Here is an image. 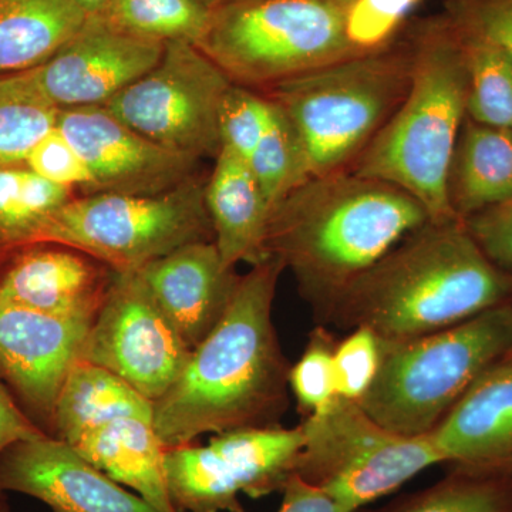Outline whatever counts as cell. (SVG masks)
Segmentation results:
<instances>
[{"label": "cell", "mask_w": 512, "mask_h": 512, "mask_svg": "<svg viewBox=\"0 0 512 512\" xmlns=\"http://www.w3.org/2000/svg\"><path fill=\"white\" fill-rule=\"evenodd\" d=\"M73 447L111 480L136 491L158 512H178L165 480V447L153 421H113L90 431Z\"/></svg>", "instance_id": "21"}, {"label": "cell", "mask_w": 512, "mask_h": 512, "mask_svg": "<svg viewBox=\"0 0 512 512\" xmlns=\"http://www.w3.org/2000/svg\"><path fill=\"white\" fill-rule=\"evenodd\" d=\"M87 18L74 0H0V76L45 63Z\"/></svg>", "instance_id": "24"}, {"label": "cell", "mask_w": 512, "mask_h": 512, "mask_svg": "<svg viewBox=\"0 0 512 512\" xmlns=\"http://www.w3.org/2000/svg\"><path fill=\"white\" fill-rule=\"evenodd\" d=\"M302 446L301 426H272L217 434L207 446L167 448L165 480L175 510L245 512L239 495L281 493Z\"/></svg>", "instance_id": "11"}, {"label": "cell", "mask_w": 512, "mask_h": 512, "mask_svg": "<svg viewBox=\"0 0 512 512\" xmlns=\"http://www.w3.org/2000/svg\"><path fill=\"white\" fill-rule=\"evenodd\" d=\"M284 271L278 258L268 256L239 276L225 315L154 403V429L165 450L202 434L281 426L291 365L272 313Z\"/></svg>", "instance_id": "1"}, {"label": "cell", "mask_w": 512, "mask_h": 512, "mask_svg": "<svg viewBox=\"0 0 512 512\" xmlns=\"http://www.w3.org/2000/svg\"><path fill=\"white\" fill-rule=\"evenodd\" d=\"M92 323L0 302V375L50 426L60 390L82 360Z\"/></svg>", "instance_id": "16"}, {"label": "cell", "mask_w": 512, "mask_h": 512, "mask_svg": "<svg viewBox=\"0 0 512 512\" xmlns=\"http://www.w3.org/2000/svg\"><path fill=\"white\" fill-rule=\"evenodd\" d=\"M25 165L43 180L66 190L80 191L82 195L97 192L86 161L57 127L32 148Z\"/></svg>", "instance_id": "35"}, {"label": "cell", "mask_w": 512, "mask_h": 512, "mask_svg": "<svg viewBox=\"0 0 512 512\" xmlns=\"http://www.w3.org/2000/svg\"><path fill=\"white\" fill-rule=\"evenodd\" d=\"M471 237L498 269L512 275V197L464 220Z\"/></svg>", "instance_id": "36"}, {"label": "cell", "mask_w": 512, "mask_h": 512, "mask_svg": "<svg viewBox=\"0 0 512 512\" xmlns=\"http://www.w3.org/2000/svg\"><path fill=\"white\" fill-rule=\"evenodd\" d=\"M231 86L200 47L170 42L150 72L104 107L148 140L200 160L221 150L220 111Z\"/></svg>", "instance_id": "10"}, {"label": "cell", "mask_w": 512, "mask_h": 512, "mask_svg": "<svg viewBox=\"0 0 512 512\" xmlns=\"http://www.w3.org/2000/svg\"><path fill=\"white\" fill-rule=\"evenodd\" d=\"M19 493L53 512H158L53 436L20 441L0 456V494Z\"/></svg>", "instance_id": "15"}, {"label": "cell", "mask_w": 512, "mask_h": 512, "mask_svg": "<svg viewBox=\"0 0 512 512\" xmlns=\"http://www.w3.org/2000/svg\"><path fill=\"white\" fill-rule=\"evenodd\" d=\"M113 28L150 42L198 45L211 10L200 0H110L99 15Z\"/></svg>", "instance_id": "27"}, {"label": "cell", "mask_w": 512, "mask_h": 512, "mask_svg": "<svg viewBox=\"0 0 512 512\" xmlns=\"http://www.w3.org/2000/svg\"><path fill=\"white\" fill-rule=\"evenodd\" d=\"M45 434L19 409L8 390L0 383V456L13 444L39 439Z\"/></svg>", "instance_id": "38"}, {"label": "cell", "mask_w": 512, "mask_h": 512, "mask_svg": "<svg viewBox=\"0 0 512 512\" xmlns=\"http://www.w3.org/2000/svg\"><path fill=\"white\" fill-rule=\"evenodd\" d=\"M205 204L225 264L252 266L268 258L265 238L271 207L249 165L227 148L221 147L215 157L205 183Z\"/></svg>", "instance_id": "20"}, {"label": "cell", "mask_w": 512, "mask_h": 512, "mask_svg": "<svg viewBox=\"0 0 512 512\" xmlns=\"http://www.w3.org/2000/svg\"><path fill=\"white\" fill-rule=\"evenodd\" d=\"M59 113L18 74L0 76V167L25 165L32 148L56 127Z\"/></svg>", "instance_id": "30"}, {"label": "cell", "mask_w": 512, "mask_h": 512, "mask_svg": "<svg viewBox=\"0 0 512 512\" xmlns=\"http://www.w3.org/2000/svg\"><path fill=\"white\" fill-rule=\"evenodd\" d=\"M299 426L303 446L295 474L349 512H360L426 468L443 464L430 434L396 433L342 397Z\"/></svg>", "instance_id": "9"}, {"label": "cell", "mask_w": 512, "mask_h": 512, "mask_svg": "<svg viewBox=\"0 0 512 512\" xmlns=\"http://www.w3.org/2000/svg\"><path fill=\"white\" fill-rule=\"evenodd\" d=\"M430 437L457 470L512 474V360L481 373Z\"/></svg>", "instance_id": "19"}, {"label": "cell", "mask_w": 512, "mask_h": 512, "mask_svg": "<svg viewBox=\"0 0 512 512\" xmlns=\"http://www.w3.org/2000/svg\"><path fill=\"white\" fill-rule=\"evenodd\" d=\"M467 72L466 117L487 126L512 128V59L476 26L447 12Z\"/></svg>", "instance_id": "25"}, {"label": "cell", "mask_w": 512, "mask_h": 512, "mask_svg": "<svg viewBox=\"0 0 512 512\" xmlns=\"http://www.w3.org/2000/svg\"><path fill=\"white\" fill-rule=\"evenodd\" d=\"M121 419L153 421L154 403L110 370L79 360L60 390L53 437L74 446L90 431Z\"/></svg>", "instance_id": "23"}, {"label": "cell", "mask_w": 512, "mask_h": 512, "mask_svg": "<svg viewBox=\"0 0 512 512\" xmlns=\"http://www.w3.org/2000/svg\"><path fill=\"white\" fill-rule=\"evenodd\" d=\"M336 345L338 339L328 326H316L302 356L289 370V389L298 402L303 419L322 412L338 397L333 367Z\"/></svg>", "instance_id": "31"}, {"label": "cell", "mask_w": 512, "mask_h": 512, "mask_svg": "<svg viewBox=\"0 0 512 512\" xmlns=\"http://www.w3.org/2000/svg\"><path fill=\"white\" fill-rule=\"evenodd\" d=\"M164 46L127 35L100 16H89L59 52L18 76L57 110L106 106L156 66Z\"/></svg>", "instance_id": "13"}, {"label": "cell", "mask_w": 512, "mask_h": 512, "mask_svg": "<svg viewBox=\"0 0 512 512\" xmlns=\"http://www.w3.org/2000/svg\"><path fill=\"white\" fill-rule=\"evenodd\" d=\"M332 0H238L211 10L198 47L248 89H274L360 55Z\"/></svg>", "instance_id": "7"}, {"label": "cell", "mask_w": 512, "mask_h": 512, "mask_svg": "<svg viewBox=\"0 0 512 512\" xmlns=\"http://www.w3.org/2000/svg\"><path fill=\"white\" fill-rule=\"evenodd\" d=\"M498 269L461 220L429 221L357 276L323 320L382 340L419 338L510 302Z\"/></svg>", "instance_id": "3"}, {"label": "cell", "mask_w": 512, "mask_h": 512, "mask_svg": "<svg viewBox=\"0 0 512 512\" xmlns=\"http://www.w3.org/2000/svg\"><path fill=\"white\" fill-rule=\"evenodd\" d=\"M404 33L412 56L409 90L350 171L406 191L431 221L458 220L447 178L466 120L463 53L446 12L417 20Z\"/></svg>", "instance_id": "4"}, {"label": "cell", "mask_w": 512, "mask_h": 512, "mask_svg": "<svg viewBox=\"0 0 512 512\" xmlns=\"http://www.w3.org/2000/svg\"><path fill=\"white\" fill-rule=\"evenodd\" d=\"M87 16L99 15L110 0H74Z\"/></svg>", "instance_id": "40"}, {"label": "cell", "mask_w": 512, "mask_h": 512, "mask_svg": "<svg viewBox=\"0 0 512 512\" xmlns=\"http://www.w3.org/2000/svg\"><path fill=\"white\" fill-rule=\"evenodd\" d=\"M451 210L464 221L512 197V128L466 117L447 178Z\"/></svg>", "instance_id": "22"}, {"label": "cell", "mask_w": 512, "mask_h": 512, "mask_svg": "<svg viewBox=\"0 0 512 512\" xmlns=\"http://www.w3.org/2000/svg\"><path fill=\"white\" fill-rule=\"evenodd\" d=\"M404 33V32H403ZM412 80L406 33L271 89L301 141L311 177L350 170L402 103Z\"/></svg>", "instance_id": "5"}, {"label": "cell", "mask_w": 512, "mask_h": 512, "mask_svg": "<svg viewBox=\"0 0 512 512\" xmlns=\"http://www.w3.org/2000/svg\"><path fill=\"white\" fill-rule=\"evenodd\" d=\"M512 276V275H511ZM510 302L512 303V293H511V299H510ZM505 359H511L512 360V350L510 353H508V356L505 357Z\"/></svg>", "instance_id": "44"}, {"label": "cell", "mask_w": 512, "mask_h": 512, "mask_svg": "<svg viewBox=\"0 0 512 512\" xmlns=\"http://www.w3.org/2000/svg\"><path fill=\"white\" fill-rule=\"evenodd\" d=\"M446 10L491 37L512 59V0H446Z\"/></svg>", "instance_id": "37"}, {"label": "cell", "mask_w": 512, "mask_h": 512, "mask_svg": "<svg viewBox=\"0 0 512 512\" xmlns=\"http://www.w3.org/2000/svg\"><path fill=\"white\" fill-rule=\"evenodd\" d=\"M73 197L26 165L0 167V251L40 244L47 224Z\"/></svg>", "instance_id": "26"}, {"label": "cell", "mask_w": 512, "mask_h": 512, "mask_svg": "<svg viewBox=\"0 0 512 512\" xmlns=\"http://www.w3.org/2000/svg\"><path fill=\"white\" fill-rule=\"evenodd\" d=\"M113 271L77 249L40 242L23 248L0 278V302L62 318L94 320Z\"/></svg>", "instance_id": "18"}, {"label": "cell", "mask_w": 512, "mask_h": 512, "mask_svg": "<svg viewBox=\"0 0 512 512\" xmlns=\"http://www.w3.org/2000/svg\"><path fill=\"white\" fill-rule=\"evenodd\" d=\"M137 272L191 350L225 315L241 276L222 261L214 241L184 245Z\"/></svg>", "instance_id": "17"}, {"label": "cell", "mask_w": 512, "mask_h": 512, "mask_svg": "<svg viewBox=\"0 0 512 512\" xmlns=\"http://www.w3.org/2000/svg\"><path fill=\"white\" fill-rule=\"evenodd\" d=\"M202 5L207 6L208 9L212 10L215 8H220L222 5H227V3L238 2V0H200Z\"/></svg>", "instance_id": "41"}, {"label": "cell", "mask_w": 512, "mask_h": 512, "mask_svg": "<svg viewBox=\"0 0 512 512\" xmlns=\"http://www.w3.org/2000/svg\"><path fill=\"white\" fill-rule=\"evenodd\" d=\"M423 0H353L346 8V35L360 52L389 45L404 20Z\"/></svg>", "instance_id": "33"}, {"label": "cell", "mask_w": 512, "mask_h": 512, "mask_svg": "<svg viewBox=\"0 0 512 512\" xmlns=\"http://www.w3.org/2000/svg\"><path fill=\"white\" fill-rule=\"evenodd\" d=\"M281 493L284 500L278 512H349L328 494L303 481L298 474L286 481Z\"/></svg>", "instance_id": "39"}, {"label": "cell", "mask_w": 512, "mask_h": 512, "mask_svg": "<svg viewBox=\"0 0 512 512\" xmlns=\"http://www.w3.org/2000/svg\"><path fill=\"white\" fill-rule=\"evenodd\" d=\"M0 512H9L8 505L3 503V501H0Z\"/></svg>", "instance_id": "43"}, {"label": "cell", "mask_w": 512, "mask_h": 512, "mask_svg": "<svg viewBox=\"0 0 512 512\" xmlns=\"http://www.w3.org/2000/svg\"><path fill=\"white\" fill-rule=\"evenodd\" d=\"M247 164L271 210L289 192L311 178L298 134L275 101L271 100L268 126Z\"/></svg>", "instance_id": "29"}, {"label": "cell", "mask_w": 512, "mask_h": 512, "mask_svg": "<svg viewBox=\"0 0 512 512\" xmlns=\"http://www.w3.org/2000/svg\"><path fill=\"white\" fill-rule=\"evenodd\" d=\"M56 127L86 161L97 192L158 194L195 175L197 158L148 140L104 106L60 110Z\"/></svg>", "instance_id": "14"}, {"label": "cell", "mask_w": 512, "mask_h": 512, "mask_svg": "<svg viewBox=\"0 0 512 512\" xmlns=\"http://www.w3.org/2000/svg\"><path fill=\"white\" fill-rule=\"evenodd\" d=\"M380 363L360 406L387 429L424 436L488 367L512 350V303L419 338L379 339Z\"/></svg>", "instance_id": "6"}, {"label": "cell", "mask_w": 512, "mask_h": 512, "mask_svg": "<svg viewBox=\"0 0 512 512\" xmlns=\"http://www.w3.org/2000/svg\"><path fill=\"white\" fill-rule=\"evenodd\" d=\"M380 512H512V474L453 468L439 483Z\"/></svg>", "instance_id": "28"}, {"label": "cell", "mask_w": 512, "mask_h": 512, "mask_svg": "<svg viewBox=\"0 0 512 512\" xmlns=\"http://www.w3.org/2000/svg\"><path fill=\"white\" fill-rule=\"evenodd\" d=\"M191 352L138 272L113 271L82 360L110 370L156 403L180 376Z\"/></svg>", "instance_id": "12"}, {"label": "cell", "mask_w": 512, "mask_h": 512, "mask_svg": "<svg viewBox=\"0 0 512 512\" xmlns=\"http://www.w3.org/2000/svg\"><path fill=\"white\" fill-rule=\"evenodd\" d=\"M214 241L205 183L197 177L158 194L96 192L66 202L40 242L84 252L111 271H138L192 242Z\"/></svg>", "instance_id": "8"}, {"label": "cell", "mask_w": 512, "mask_h": 512, "mask_svg": "<svg viewBox=\"0 0 512 512\" xmlns=\"http://www.w3.org/2000/svg\"><path fill=\"white\" fill-rule=\"evenodd\" d=\"M430 220L406 191L353 171L311 177L269 215L265 254L295 276L318 325L353 281Z\"/></svg>", "instance_id": "2"}, {"label": "cell", "mask_w": 512, "mask_h": 512, "mask_svg": "<svg viewBox=\"0 0 512 512\" xmlns=\"http://www.w3.org/2000/svg\"><path fill=\"white\" fill-rule=\"evenodd\" d=\"M332 2L338 3V5L346 9L350 5V3L353 2V0H332Z\"/></svg>", "instance_id": "42"}, {"label": "cell", "mask_w": 512, "mask_h": 512, "mask_svg": "<svg viewBox=\"0 0 512 512\" xmlns=\"http://www.w3.org/2000/svg\"><path fill=\"white\" fill-rule=\"evenodd\" d=\"M271 100L232 83L220 111L221 147L248 163L268 126Z\"/></svg>", "instance_id": "32"}, {"label": "cell", "mask_w": 512, "mask_h": 512, "mask_svg": "<svg viewBox=\"0 0 512 512\" xmlns=\"http://www.w3.org/2000/svg\"><path fill=\"white\" fill-rule=\"evenodd\" d=\"M379 338L369 329L350 330L338 340L333 353L336 394L342 399L360 402L372 387L379 370Z\"/></svg>", "instance_id": "34"}]
</instances>
